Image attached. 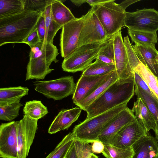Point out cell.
<instances>
[{
    "mask_svg": "<svg viewBox=\"0 0 158 158\" xmlns=\"http://www.w3.org/2000/svg\"><path fill=\"white\" fill-rule=\"evenodd\" d=\"M24 10L23 0H0V19L18 14Z\"/></svg>",
    "mask_w": 158,
    "mask_h": 158,
    "instance_id": "cb8c5ba5",
    "label": "cell"
},
{
    "mask_svg": "<svg viewBox=\"0 0 158 158\" xmlns=\"http://www.w3.org/2000/svg\"><path fill=\"white\" fill-rule=\"evenodd\" d=\"M128 33L135 44H155L157 42L156 32H149L128 29Z\"/></svg>",
    "mask_w": 158,
    "mask_h": 158,
    "instance_id": "f1b7e54d",
    "label": "cell"
},
{
    "mask_svg": "<svg viewBox=\"0 0 158 158\" xmlns=\"http://www.w3.org/2000/svg\"><path fill=\"white\" fill-rule=\"evenodd\" d=\"M133 75L135 85H137L141 89L147 93L158 103V99L153 94L146 83L142 77L136 72L135 71H133Z\"/></svg>",
    "mask_w": 158,
    "mask_h": 158,
    "instance_id": "d590c367",
    "label": "cell"
},
{
    "mask_svg": "<svg viewBox=\"0 0 158 158\" xmlns=\"http://www.w3.org/2000/svg\"><path fill=\"white\" fill-rule=\"evenodd\" d=\"M125 14L124 26L128 29L152 33L158 30V11L154 9H137Z\"/></svg>",
    "mask_w": 158,
    "mask_h": 158,
    "instance_id": "9c48e42d",
    "label": "cell"
},
{
    "mask_svg": "<svg viewBox=\"0 0 158 158\" xmlns=\"http://www.w3.org/2000/svg\"><path fill=\"white\" fill-rule=\"evenodd\" d=\"M132 47L141 62L157 77L158 64L157 59L158 57V52L155 48V44H135Z\"/></svg>",
    "mask_w": 158,
    "mask_h": 158,
    "instance_id": "ac0fdd59",
    "label": "cell"
},
{
    "mask_svg": "<svg viewBox=\"0 0 158 158\" xmlns=\"http://www.w3.org/2000/svg\"><path fill=\"white\" fill-rule=\"evenodd\" d=\"M118 79L116 70L112 72L105 81L89 96L77 105L82 110L85 111L88 107L100 96L110 85Z\"/></svg>",
    "mask_w": 158,
    "mask_h": 158,
    "instance_id": "7402d4cb",
    "label": "cell"
},
{
    "mask_svg": "<svg viewBox=\"0 0 158 158\" xmlns=\"http://www.w3.org/2000/svg\"><path fill=\"white\" fill-rule=\"evenodd\" d=\"M132 147L134 152L132 158H157L158 156L157 141L149 134L141 138Z\"/></svg>",
    "mask_w": 158,
    "mask_h": 158,
    "instance_id": "d6986e66",
    "label": "cell"
},
{
    "mask_svg": "<svg viewBox=\"0 0 158 158\" xmlns=\"http://www.w3.org/2000/svg\"><path fill=\"white\" fill-rule=\"evenodd\" d=\"M77 158H91L93 153L89 143L74 139L73 140Z\"/></svg>",
    "mask_w": 158,
    "mask_h": 158,
    "instance_id": "e575fe53",
    "label": "cell"
},
{
    "mask_svg": "<svg viewBox=\"0 0 158 158\" xmlns=\"http://www.w3.org/2000/svg\"><path fill=\"white\" fill-rule=\"evenodd\" d=\"M38 120L24 115L17 121V158H27L38 129Z\"/></svg>",
    "mask_w": 158,
    "mask_h": 158,
    "instance_id": "8fae6325",
    "label": "cell"
},
{
    "mask_svg": "<svg viewBox=\"0 0 158 158\" xmlns=\"http://www.w3.org/2000/svg\"><path fill=\"white\" fill-rule=\"evenodd\" d=\"M23 106L20 100L0 106V119L6 121H12L19 116V109Z\"/></svg>",
    "mask_w": 158,
    "mask_h": 158,
    "instance_id": "4dcf8cb0",
    "label": "cell"
},
{
    "mask_svg": "<svg viewBox=\"0 0 158 158\" xmlns=\"http://www.w3.org/2000/svg\"><path fill=\"white\" fill-rule=\"evenodd\" d=\"M127 102L107 111L86 119L76 126L72 132L74 139L92 143L98 137L111 120L127 107Z\"/></svg>",
    "mask_w": 158,
    "mask_h": 158,
    "instance_id": "277c9868",
    "label": "cell"
},
{
    "mask_svg": "<svg viewBox=\"0 0 158 158\" xmlns=\"http://www.w3.org/2000/svg\"><path fill=\"white\" fill-rule=\"evenodd\" d=\"M135 93L140 98L155 117L158 120V103L147 93L135 85Z\"/></svg>",
    "mask_w": 158,
    "mask_h": 158,
    "instance_id": "1f68e13d",
    "label": "cell"
},
{
    "mask_svg": "<svg viewBox=\"0 0 158 158\" xmlns=\"http://www.w3.org/2000/svg\"><path fill=\"white\" fill-rule=\"evenodd\" d=\"M30 48L26 81L43 79L54 70L50 68L51 63L58 61L56 59L59 54L58 49L53 43L45 41L40 42Z\"/></svg>",
    "mask_w": 158,
    "mask_h": 158,
    "instance_id": "3957f363",
    "label": "cell"
},
{
    "mask_svg": "<svg viewBox=\"0 0 158 158\" xmlns=\"http://www.w3.org/2000/svg\"><path fill=\"white\" fill-rule=\"evenodd\" d=\"M37 28L41 42H45L46 33L45 25V18L43 13L38 22Z\"/></svg>",
    "mask_w": 158,
    "mask_h": 158,
    "instance_id": "74e56055",
    "label": "cell"
},
{
    "mask_svg": "<svg viewBox=\"0 0 158 158\" xmlns=\"http://www.w3.org/2000/svg\"><path fill=\"white\" fill-rule=\"evenodd\" d=\"M42 13L24 10L13 16L0 19V46L8 43H23L37 27Z\"/></svg>",
    "mask_w": 158,
    "mask_h": 158,
    "instance_id": "7a4b0ae2",
    "label": "cell"
},
{
    "mask_svg": "<svg viewBox=\"0 0 158 158\" xmlns=\"http://www.w3.org/2000/svg\"><path fill=\"white\" fill-rule=\"evenodd\" d=\"M114 65L118 79L133 76V71L129 62L121 30L113 36Z\"/></svg>",
    "mask_w": 158,
    "mask_h": 158,
    "instance_id": "5bb4252c",
    "label": "cell"
},
{
    "mask_svg": "<svg viewBox=\"0 0 158 158\" xmlns=\"http://www.w3.org/2000/svg\"><path fill=\"white\" fill-rule=\"evenodd\" d=\"M157 62L158 64V58H157Z\"/></svg>",
    "mask_w": 158,
    "mask_h": 158,
    "instance_id": "bcb514c9",
    "label": "cell"
},
{
    "mask_svg": "<svg viewBox=\"0 0 158 158\" xmlns=\"http://www.w3.org/2000/svg\"><path fill=\"white\" fill-rule=\"evenodd\" d=\"M82 109L77 106L74 108L61 110L53 121L48 129L50 134L67 130L80 115Z\"/></svg>",
    "mask_w": 158,
    "mask_h": 158,
    "instance_id": "e0dca14e",
    "label": "cell"
},
{
    "mask_svg": "<svg viewBox=\"0 0 158 158\" xmlns=\"http://www.w3.org/2000/svg\"><path fill=\"white\" fill-rule=\"evenodd\" d=\"M111 72L97 76L81 75L76 84L75 91L73 94V102L77 106L102 83Z\"/></svg>",
    "mask_w": 158,
    "mask_h": 158,
    "instance_id": "2e32d148",
    "label": "cell"
},
{
    "mask_svg": "<svg viewBox=\"0 0 158 158\" xmlns=\"http://www.w3.org/2000/svg\"><path fill=\"white\" fill-rule=\"evenodd\" d=\"M91 158H98V157L97 156L93 153L92 154Z\"/></svg>",
    "mask_w": 158,
    "mask_h": 158,
    "instance_id": "f6af8a7d",
    "label": "cell"
},
{
    "mask_svg": "<svg viewBox=\"0 0 158 158\" xmlns=\"http://www.w3.org/2000/svg\"><path fill=\"white\" fill-rule=\"evenodd\" d=\"M157 158H158V157H157Z\"/></svg>",
    "mask_w": 158,
    "mask_h": 158,
    "instance_id": "7dc6e473",
    "label": "cell"
},
{
    "mask_svg": "<svg viewBox=\"0 0 158 158\" xmlns=\"http://www.w3.org/2000/svg\"><path fill=\"white\" fill-rule=\"evenodd\" d=\"M133 76L118 79L110 85L87 108L86 119L107 111L127 102H129L135 93Z\"/></svg>",
    "mask_w": 158,
    "mask_h": 158,
    "instance_id": "6da1fadb",
    "label": "cell"
},
{
    "mask_svg": "<svg viewBox=\"0 0 158 158\" xmlns=\"http://www.w3.org/2000/svg\"><path fill=\"white\" fill-rule=\"evenodd\" d=\"M131 110L147 132L151 130L155 131L156 120L140 98L137 97Z\"/></svg>",
    "mask_w": 158,
    "mask_h": 158,
    "instance_id": "ffe728a7",
    "label": "cell"
},
{
    "mask_svg": "<svg viewBox=\"0 0 158 158\" xmlns=\"http://www.w3.org/2000/svg\"><path fill=\"white\" fill-rule=\"evenodd\" d=\"M104 145L102 153L106 158H132L134 155L132 147L123 148L110 144Z\"/></svg>",
    "mask_w": 158,
    "mask_h": 158,
    "instance_id": "f546056e",
    "label": "cell"
},
{
    "mask_svg": "<svg viewBox=\"0 0 158 158\" xmlns=\"http://www.w3.org/2000/svg\"><path fill=\"white\" fill-rule=\"evenodd\" d=\"M136 120L131 110L127 107L111 120L98 136V140L104 144H109L111 139L123 127Z\"/></svg>",
    "mask_w": 158,
    "mask_h": 158,
    "instance_id": "9a60e30c",
    "label": "cell"
},
{
    "mask_svg": "<svg viewBox=\"0 0 158 158\" xmlns=\"http://www.w3.org/2000/svg\"><path fill=\"white\" fill-rule=\"evenodd\" d=\"M89 13V10L85 15L63 26L60 45L61 56L64 59L71 55L78 48L81 30Z\"/></svg>",
    "mask_w": 158,
    "mask_h": 158,
    "instance_id": "ba28073f",
    "label": "cell"
},
{
    "mask_svg": "<svg viewBox=\"0 0 158 158\" xmlns=\"http://www.w3.org/2000/svg\"><path fill=\"white\" fill-rule=\"evenodd\" d=\"M0 157L17 158V121L0 125Z\"/></svg>",
    "mask_w": 158,
    "mask_h": 158,
    "instance_id": "4fadbf2b",
    "label": "cell"
},
{
    "mask_svg": "<svg viewBox=\"0 0 158 158\" xmlns=\"http://www.w3.org/2000/svg\"><path fill=\"white\" fill-rule=\"evenodd\" d=\"M71 1L76 6H79L83 3H86L87 0H72Z\"/></svg>",
    "mask_w": 158,
    "mask_h": 158,
    "instance_id": "7bdbcfd3",
    "label": "cell"
},
{
    "mask_svg": "<svg viewBox=\"0 0 158 158\" xmlns=\"http://www.w3.org/2000/svg\"><path fill=\"white\" fill-rule=\"evenodd\" d=\"M25 115L37 120L48 112L47 108L40 101L33 100L26 103L23 109Z\"/></svg>",
    "mask_w": 158,
    "mask_h": 158,
    "instance_id": "484cf974",
    "label": "cell"
},
{
    "mask_svg": "<svg viewBox=\"0 0 158 158\" xmlns=\"http://www.w3.org/2000/svg\"><path fill=\"white\" fill-rule=\"evenodd\" d=\"M65 158H77L74 142L70 148Z\"/></svg>",
    "mask_w": 158,
    "mask_h": 158,
    "instance_id": "60d3db41",
    "label": "cell"
},
{
    "mask_svg": "<svg viewBox=\"0 0 158 158\" xmlns=\"http://www.w3.org/2000/svg\"><path fill=\"white\" fill-rule=\"evenodd\" d=\"M91 7L110 38L124 26L126 11L116 3L115 0H108Z\"/></svg>",
    "mask_w": 158,
    "mask_h": 158,
    "instance_id": "5b68a950",
    "label": "cell"
},
{
    "mask_svg": "<svg viewBox=\"0 0 158 158\" xmlns=\"http://www.w3.org/2000/svg\"><path fill=\"white\" fill-rule=\"evenodd\" d=\"M148 134V132L137 119L123 127L109 144L117 147L127 148L132 147L138 140Z\"/></svg>",
    "mask_w": 158,
    "mask_h": 158,
    "instance_id": "7c38bea8",
    "label": "cell"
},
{
    "mask_svg": "<svg viewBox=\"0 0 158 158\" xmlns=\"http://www.w3.org/2000/svg\"><path fill=\"white\" fill-rule=\"evenodd\" d=\"M40 42L36 27L24 39L23 43L28 44L31 47L36 45Z\"/></svg>",
    "mask_w": 158,
    "mask_h": 158,
    "instance_id": "8d00e7d4",
    "label": "cell"
},
{
    "mask_svg": "<svg viewBox=\"0 0 158 158\" xmlns=\"http://www.w3.org/2000/svg\"><path fill=\"white\" fill-rule=\"evenodd\" d=\"M96 59L106 64H114L113 37L106 43L100 51Z\"/></svg>",
    "mask_w": 158,
    "mask_h": 158,
    "instance_id": "d6a6232c",
    "label": "cell"
},
{
    "mask_svg": "<svg viewBox=\"0 0 158 158\" xmlns=\"http://www.w3.org/2000/svg\"><path fill=\"white\" fill-rule=\"evenodd\" d=\"M27 87L21 86L1 88L0 89V106H3L18 101L28 94Z\"/></svg>",
    "mask_w": 158,
    "mask_h": 158,
    "instance_id": "603a6c76",
    "label": "cell"
},
{
    "mask_svg": "<svg viewBox=\"0 0 158 158\" xmlns=\"http://www.w3.org/2000/svg\"><path fill=\"white\" fill-rule=\"evenodd\" d=\"M156 138L158 143V120L156 121V128L154 131Z\"/></svg>",
    "mask_w": 158,
    "mask_h": 158,
    "instance_id": "ee69618b",
    "label": "cell"
},
{
    "mask_svg": "<svg viewBox=\"0 0 158 158\" xmlns=\"http://www.w3.org/2000/svg\"><path fill=\"white\" fill-rule=\"evenodd\" d=\"M108 0H87L86 3L91 6H97L104 3L108 1Z\"/></svg>",
    "mask_w": 158,
    "mask_h": 158,
    "instance_id": "b9f144b4",
    "label": "cell"
},
{
    "mask_svg": "<svg viewBox=\"0 0 158 158\" xmlns=\"http://www.w3.org/2000/svg\"><path fill=\"white\" fill-rule=\"evenodd\" d=\"M115 70L114 64L105 63L96 59L84 71L81 75L97 76L104 75Z\"/></svg>",
    "mask_w": 158,
    "mask_h": 158,
    "instance_id": "4316f807",
    "label": "cell"
},
{
    "mask_svg": "<svg viewBox=\"0 0 158 158\" xmlns=\"http://www.w3.org/2000/svg\"><path fill=\"white\" fill-rule=\"evenodd\" d=\"M62 1H64L54 0L51 4V12L54 20L63 27L77 18L69 9L63 4Z\"/></svg>",
    "mask_w": 158,
    "mask_h": 158,
    "instance_id": "44dd1931",
    "label": "cell"
},
{
    "mask_svg": "<svg viewBox=\"0 0 158 158\" xmlns=\"http://www.w3.org/2000/svg\"><path fill=\"white\" fill-rule=\"evenodd\" d=\"M91 143L92 151L93 153L100 154L102 153L104 148V145L102 142L97 140Z\"/></svg>",
    "mask_w": 158,
    "mask_h": 158,
    "instance_id": "f35d334b",
    "label": "cell"
},
{
    "mask_svg": "<svg viewBox=\"0 0 158 158\" xmlns=\"http://www.w3.org/2000/svg\"><path fill=\"white\" fill-rule=\"evenodd\" d=\"M106 43L78 47L71 55L64 59L62 64V69L72 73L83 72L97 58Z\"/></svg>",
    "mask_w": 158,
    "mask_h": 158,
    "instance_id": "8992f818",
    "label": "cell"
},
{
    "mask_svg": "<svg viewBox=\"0 0 158 158\" xmlns=\"http://www.w3.org/2000/svg\"><path fill=\"white\" fill-rule=\"evenodd\" d=\"M51 4L48 5L43 13L45 18V42L53 43L54 38L57 31L62 26L53 19L51 12Z\"/></svg>",
    "mask_w": 158,
    "mask_h": 158,
    "instance_id": "d4e9b609",
    "label": "cell"
},
{
    "mask_svg": "<svg viewBox=\"0 0 158 158\" xmlns=\"http://www.w3.org/2000/svg\"><path fill=\"white\" fill-rule=\"evenodd\" d=\"M54 0H23L24 10L29 12H40L43 13L46 7Z\"/></svg>",
    "mask_w": 158,
    "mask_h": 158,
    "instance_id": "836d02e7",
    "label": "cell"
},
{
    "mask_svg": "<svg viewBox=\"0 0 158 158\" xmlns=\"http://www.w3.org/2000/svg\"><path fill=\"white\" fill-rule=\"evenodd\" d=\"M140 1V0H127L123 1L120 4H119V5L123 10L126 11V9L129 6Z\"/></svg>",
    "mask_w": 158,
    "mask_h": 158,
    "instance_id": "ab89813d",
    "label": "cell"
},
{
    "mask_svg": "<svg viewBox=\"0 0 158 158\" xmlns=\"http://www.w3.org/2000/svg\"><path fill=\"white\" fill-rule=\"evenodd\" d=\"M74 138L72 132L66 135L54 150L45 158H65L73 143Z\"/></svg>",
    "mask_w": 158,
    "mask_h": 158,
    "instance_id": "83f0119b",
    "label": "cell"
},
{
    "mask_svg": "<svg viewBox=\"0 0 158 158\" xmlns=\"http://www.w3.org/2000/svg\"><path fill=\"white\" fill-rule=\"evenodd\" d=\"M34 83L36 91L55 100H60L73 94L76 85L71 76L51 80L37 81Z\"/></svg>",
    "mask_w": 158,
    "mask_h": 158,
    "instance_id": "52a82bcc",
    "label": "cell"
},
{
    "mask_svg": "<svg viewBox=\"0 0 158 158\" xmlns=\"http://www.w3.org/2000/svg\"><path fill=\"white\" fill-rule=\"evenodd\" d=\"M89 10L90 13L85 21L81 30L78 47L85 45L105 43L110 39L94 13L92 8Z\"/></svg>",
    "mask_w": 158,
    "mask_h": 158,
    "instance_id": "30bf717a",
    "label": "cell"
}]
</instances>
